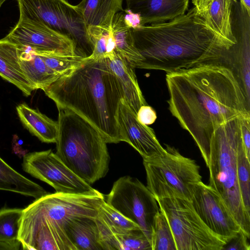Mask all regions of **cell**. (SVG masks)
Returning <instances> with one entry per match:
<instances>
[{
	"instance_id": "6da1fadb",
	"label": "cell",
	"mask_w": 250,
	"mask_h": 250,
	"mask_svg": "<svg viewBox=\"0 0 250 250\" xmlns=\"http://www.w3.org/2000/svg\"><path fill=\"white\" fill-rule=\"evenodd\" d=\"M168 109L191 135L208 166L215 130L237 117L250 114L232 71L220 62L167 73Z\"/></svg>"
},
{
	"instance_id": "7a4b0ae2",
	"label": "cell",
	"mask_w": 250,
	"mask_h": 250,
	"mask_svg": "<svg viewBox=\"0 0 250 250\" xmlns=\"http://www.w3.org/2000/svg\"><path fill=\"white\" fill-rule=\"evenodd\" d=\"M143 60L138 68L170 73L220 62L232 46L215 34L195 7L169 21L132 26Z\"/></svg>"
},
{
	"instance_id": "3957f363",
	"label": "cell",
	"mask_w": 250,
	"mask_h": 250,
	"mask_svg": "<svg viewBox=\"0 0 250 250\" xmlns=\"http://www.w3.org/2000/svg\"><path fill=\"white\" fill-rule=\"evenodd\" d=\"M43 91L58 108L71 110L89 122L106 143L122 141L117 113L124 95L106 57L84 58Z\"/></svg>"
},
{
	"instance_id": "277c9868",
	"label": "cell",
	"mask_w": 250,
	"mask_h": 250,
	"mask_svg": "<svg viewBox=\"0 0 250 250\" xmlns=\"http://www.w3.org/2000/svg\"><path fill=\"white\" fill-rule=\"evenodd\" d=\"M58 109L55 153L78 176L93 184L108 171L107 143L100 132L81 116L67 109Z\"/></svg>"
},
{
	"instance_id": "5b68a950",
	"label": "cell",
	"mask_w": 250,
	"mask_h": 250,
	"mask_svg": "<svg viewBox=\"0 0 250 250\" xmlns=\"http://www.w3.org/2000/svg\"><path fill=\"white\" fill-rule=\"evenodd\" d=\"M241 116L222 124L215 130L211 138L207 167L208 185L219 194L242 231L250 238V213L244 206L237 176V150L242 141Z\"/></svg>"
},
{
	"instance_id": "8992f818",
	"label": "cell",
	"mask_w": 250,
	"mask_h": 250,
	"mask_svg": "<svg viewBox=\"0 0 250 250\" xmlns=\"http://www.w3.org/2000/svg\"><path fill=\"white\" fill-rule=\"evenodd\" d=\"M105 196L100 191L85 194L48 193L23 209L19 235L40 228L64 229L65 223L78 216L95 218Z\"/></svg>"
},
{
	"instance_id": "52a82bcc",
	"label": "cell",
	"mask_w": 250,
	"mask_h": 250,
	"mask_svg": "<svg viewBox=\"0 0 250 250\" xmlns=\"http://www.w3.org/2000/svg\"><path fill=\"white\" fill-rule=\"evenodd\" d=\"M161 154L143 159L146 187L155 198L177 197L190 200L192 185L202 181L200 167L173 146Z\"/></svg>"
},
{
	"instance_id": "ba28073f",
	"label": "cell",
	"mask_w": 250,
	"mask_h": 250,
	"mask_svg": "<svg viewBox=\"0 0 250 250\" xmlns=\"http://www.w3.org/2000/svg\"><path fill=\"white\" fill-rule=\"evenodd\" d=\"M20 17L40 22L66 36L75 45V54L89 57L93 47L87 27L77 5L66 0H17Z\"/></svg>"
},
{
	"instance_id": "9c48e42d",
	"label": "cell",
	"mask_w": 250,
	"mask_h": 250,
	"mask_svg": "<svg viewBox=\"0 0 250 250\" xmlns=\"http://www.w3.org/2000/svg\"><path fill=\"white\" fill-rule=\"evenodd\" d=\"M171 230L176 250H222L229 241L213 233L187 199L156 198Z\"/></svg>"
},
{
	"instance_id": "30bf717a",
	"label": "cell",
	"mask_w": 250,
	"mask_h": 250,
	"mask_svg": "<svg viewBox=\"0 0 250 250\" xmlns=\"http://www.w3.org/2000/svg\"><path fill=\"white\" fill-rule=\"evenodd\" d=\"M105 202L137 224L150 242L154 218L160 208L151 192L141 181L129 176L115 181Z\"/></svg>"
},
{
	"instance_id": "8fae6325",
	"label": "cell",
	"mask_w": 250,
	"mask_h": 250,
	"mask_svg": "<svg viewBox=\"0 0 250 250\" xmlns=\"http://www.w3.org/2000/svg\"><path fill=\"white\" fill-rule=\"evenodd\" d=\"M23 170L52 187L56 192L85 194L96 189L69 169L51 149L26 154Z\"/></svg>"
},
{
	"instance_id": "7c38bea8",
	"label": "cell",
	"mask_w": 250,
	"mask_h": 250,
	"mask_svg": "<svg viewBox=\"0 0 250 250\" xmlns=\"http://www.w3.org/2000/svg\"><path fill=\"white\" fill-rule=\"evenodd\" d=\"M190 201L205 225L215 234L229 241L241 230L219 194L200 181L192 186Z\"/></svg>"
},
{
	"instance_id": "4fadbf2b",
	"label": "cell",
	"mask_w": 250,
	"mask_h": 250,
	"mask_svg": "<svg viewBox=\"0 0 250 250\" xmlns=\"http://www.w3.org/2000/svg\"><path fill=\"white\" fill-rule=\"evenodd\" d=\"M250 15L241 4L232 10L231 24L236 42L225 53L220 62L233 73L250 106Z\"/></svg>"
},
{
	"instance_id": "5bb4252c",
	"label": "cell",
	"mask_w": 250,
	"mask_h": 250,
	"mask_svg": "<svg viewBox=\"0 0 250 250\" xmlns=\"http://www.w3.org/2000/svg\"><path fill=\"white\" fill-rule=\"evenodd\" d=\"M5 38L20 47L76 55L75 44L68 37L40 22L21 17Z\"/></svg>"
},
{
	"instance_id": "9a60e30c",
	"label": "cell",
	"mask_w": 250,
	"mask_h": 250,
	"mask_svg": "<svg viewBox=\"0 0 250 250\" xmlns=\"http://www.w3.org/2000/svg\"><path fill=\"white\" fill-rule=\"evenodd\" d=\"M117 121L122 141L131 146L143 159L164 152L165 149L158 141L153 129L138 120L137 114L129 107L124 99L120 102Z\"/></svg>"
},
{
	"instance_id": "2e32d148",
	"label": "cell",
	"mask_w": 250,
	"mask_h": 250,
	"mask_svg": "<svg viewBox=\"0 0 250 250\" xmlns=\"http://www.w3.org/2000/svg\"><path fill=\"white\" fill-rule=\"evenodd\" d=\"M189 0H125L127 11L140 25L165 22L186 13Z\"/></svg>"
},
{
	"instance_id": "e0dca14e",
	"label": "cell",
	"mask_w": 250,
	"mask_h": 250,
	"mask_svg": "<svg viewBox=\"0 0 250 250\" xmlns=\"http://www.w3.org/2000/svg\"><path fill=\"white\" fill-rule=\"evenodd\" d=\"M110 68L121 84L124 100L136 114L147 103L139 85L133 68L126 59L113 50L106 57Z\"/></svg>"
},
{
	"instance_id": "ac0fdd59",
	"label": "cell",
	"mask_w": 250,
	"mask_h": 250,
	"mask_svg": "<svg viewBox=\"0 0 250 250\" xmlns=\"http://www.w3.org/2000/svg\"><path fill=\"white\" fill-rule=\"evenodd\" d=\"M22 48L5 38L0 40V76L30 96L35 87L26 78L20 64Z\"/></svg>"
},
{
	"instance_id": "d6986e66",
	"label": "cell",
	"mask_w": 250,
	"mask_h": 250,
	"mask_svg": "<svg viewBox=\"0 0 250 250\" xmlns=\"http://www.w3.org/2000/svg\"><path fill=\"white\" fill-rule=\"evenodd\" d=\"M237 0H212L202 16L207 25L223 41L236 42L231 24V12Z\"/></svg>"
},
{
	"instance_id": "ffe728a7",
	"label": "cell",
	"mask_w": 250,
	"mask_h": 250,
	"mask_svg": "<svg viewBox=\"0 0 250 250\" xmlns=\"http://www.w3.org/2000/svg\"><path fill=\"white\" fill-rule=\"evenodd\" d=\"M117 13L111 25L114 51L124 57L134 68H138L143 59L134 45L133 24L124 12Z\"/></svg>"
},
{
	"instance_id": "44dd1931",
	"label": "cell",
	"mask_w": 250,
	"mask_h": 250,
	"mask_svg": "<svg viewBox=\"0 0 250 250\" xmlns=\"http://www.w3.org/2000/svg\"><path fill=\"white\" fill-rule=\"evenodd\" d=\"M64 228L76 250H103L95 218L76 217L67 221Z\"/></svg>"
},
{
	"instance_id": "7402d4cb",
	"label": "cell",
	"mask_w": 250,
	"mask_h": 250,
	"mask_svg": "<svg viewBox=\"0 0 250 250\" xmlns=\"http://www.w3.org/2000/svg\"><path fill=\"white\" fill-rule=\"evenodd\" d=\"M16 110L21 124L31 134L42 142L56 143L58 135L57 122L25 103L18 105Z\"/></svg>"
},
{
	"instance_id": "603a6c76",
	"label": "cell",
	"mask_w": 250,
	"mask_h": 250,
	"mask_svg": "<svg viewBox=\"0 0 250 250\" xmlns=\"http://www.w3.org/2000/svg\"><path fill=\"white\" fill-rule=\"evenodd\" d=\"M21 48V67L26 78L36 90H44L62 76L49 68L32 50Z\"/></svg>"
},
{
	"instance_id": "cb8c5ba5",
	"label": "cell",
	"mask_w": 250,
	"mask_h": 250,
	"mask_svg": "<svg viewBox=\"0 0 250 250\" xmlns=\"http://www.w3.org/2000/svg\"><path fill=\"white\" fill-rule=\"evenodd\" d=\"M87 27H110L114 15L124 11L122 0H82L77 5Z\"/></svg>"
},
{
	"instance_id": "d4e9b609",
	"label": "cell",
	"mask_w": 250,
	"mask_h": 250,
	"mask_svg": "<svg viewBox=\"0 0 250 250\" xmlns=\"http://www.w3.org/2000/svg\"><path fill=\"white\" fill-rule=\"evenodd\" d=\"M0 190L38 199L48 193L42 187L26 178L0 157Z\"/></svg>"
},
{
	"instance_id": "484cf974",
	"label": "cell",
	"mask_w": 250,
	"mask_h": 250,
	"mask_svg": "<svg viewBox=\"0 0 250 250\" xmlns=\"http://www.w3.org/2000/svg\"><path fill=\"white\" fill-rule=\"evenodd\" d=\"M95 219L100 235L129 234L142 230L137 224L113 208L105 200L99 205Z\"/></svg>"
},
{
	"instance_id": "4316f807",
	"label": "cell",
	"mask_w": 250,
	"mask_h": 250,
	"mask_svg": "<svg viewBox=\"0 0 250 250\" xmlns=\"http://www.w3.org/2000/svg\"><path fill=\"white\" fill-rule=\"evenodd\" d=\"M103 250H151L150 242L142 230L125 234L100 235Z\"/></svg>"
},
{
	"instance_id": "83f0119b",
	"label": "cell",
	"mask_w": 250,
	"mask_h": 250,
	"mask_svg": "<svg viewBox=\"0 0 250 250\" xmlns=\"http://www.w3.org/2000/svg\"><path fill=\"white\" fill-rule=\"evenodd\" d=\"M150 245L151 250H176L169 225L160 210L154 218L151 229Z\"/></svg>"
},
{
	"instance_id": "f1b7e54d",
	"label": "cell",
	"mask_w": 250,
	"mask_h": 250,
	"mask_svg": "<svg viewBox=\"0 0 250 250\" xmlns=\"http://www.w3.org/2000/svg\"><path fill=\"white\" fill-rule=\"evenodd\" d=\"M90 42L93 47L92 55L88 58L106 57L114 50V43L110 27L92 26L87 28Z\"/></svg>"
},
{
	"instance_id": "f546056e",
	"label": "cell",
	"mask_w": 250,
	"mask_h": 250,
	"mask_svg": "<svg viewBox=\"0 0 250 250\" xmlns=\"http://www.w3.org/2000/svg\"><path fill=\"white\" fill-rule=\"evenodd\" d=\"M33 51L38 55L49 68L61 75L78 66L84 59L78 56L64 55L51 51Z\"/></svg>"
},
{
	"instance_id": "4dcf8cb0",
	"label": "cell",
	"mask_w": 250,
	"mask_h": 250,
	"mask_svg": "<svg viewBox=\"0 0 250 250\" xmlns=\"http://www.w3.org/2000/svg\"><path fill=\"white\" fill-rule=\"evenodd\" d=\"M22 212V208L0 209V240H18Z\"/></svg>"
},
{
	"instance_id": "1f68e13d",
	"label": "cell",
	"mask_w": 250,
	"mask_h": 250,
	"mask_svg": "<svg viewBox=\"0 0 250 250\" xmlns=\"http://www.w3.org/2000/svg\"><path fill=\"white\" fill-rule=\"evenodd\" d=\"M250 161L248 160L243 141L240 143L237 154V176L244 206L250 213Z\"/></svg>"
},
{
	"instance_id": "d6a6232c",
	"label": "cell",
	"mask_w": 250,
	"mask_h": 250,
	"mask_svg": "<svg viewBox=\"0 0 250 250\" xmlns=\"http://www.w3.org/2000/svg\"><path fill=\"white\" fill-rule=\"evenodd\" d=\"M249 238L243 232L240 231L223 247L222 250H250Z\"/></svg>"
},
{
	"instance_id": "836d02e7",
	"label": "cell",
	"mask_w": 250,
	"mask_h": 250,
	"mask_svg": "<svg viewBox=\"0 0 250 250\" xmlns=\"http://www.w3.org/2000/svg\"><path fill=\"white\" fill-rule=\"evenodd\" d=\"M242 138L245 151L250 161V114L241 117Z\"/></svg>"
},
{
	"instance_id": "e575fe53",
	"label": "cell",
	"mask_w": 250,
	"mask_h": 250,
	"mask_svg": "<svg viewBox=\"0 0 250 250\" xmlns=\"http://www.w3.org/2000/svg\"><path fill=\"white\" fill-rule=\"evenodd\" d=\"M137 118L142 124L149 125L153 124L157 119L156 111L150 106H142L137 113Z\"/></svg>"
},
{
	"instance_id": "d590c367",
	"label": "cell",
	"mask_w": 250,
	"mask_h": 250,
	"mask_svg": "<svg viewBox=\"0 0 250 250\" xmlns=\"http://www.w3.org/2000/svg\"><path fill=\"white\" fill-rule=\"evenodd\" d=\"M21 246L19 240L7 241L0 240V250H18Z\"/></svg>"
},
{
	"instance_id": "8d00e7d4",
	"label": "cell",
	"mask_w": 250,
	"mask_h": 250,
	"mask_svg": "<svg viewBox=\"0 0 250 250\" xmlns=\"http://www.w3.org/2000/svg\"><path fill=\"white\" fill-rule=\"evenodd\" d=\"M212 0H192V3L200 14L204 13Z\"/></svg>"
},
{
	"instance_id": "74e56055",
	"label": "cell",
	"mask_w": 250,
	"mask_h": 250,
	"mask_svg": "<svg viewBox=\"0 0 250 250\" xmlns=\"http://www.w3.org/2000/svg\"><path fill=\"white\" fill-rule=\"evenodd\" d=\"M250 15V0H240L239 2Z\"/></svg>"
},
{
	"instance_id": "f35d334b",
	"label": "cell",
	"mask_w": 250,
	"mask_h": 250,
	"mask_svg": "<svg viewBox=\"0 0 250 250\" xmlns=\"http://www.w3.org/2000/svg\"><path fill=\"white\" fill-rule=\"evenodd\" d=\"M7 0H0V8L1 7L2 4Z\"/></svg>"
}]
</instances>
